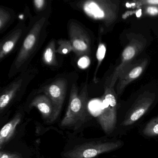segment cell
<instances>
[{"mask_svg":"<svg viewBox=\"0 0 158 158\" xmlns=\"http://www.w3.org/2000/svg\"><path fill=\"white\" fill-rule=\"evenodd\" d=\"M39 70L36 67L28 68L19 73L13 81L4 88L0 97L1 113L13 101L20 93L26 89L31 81L38 74Z\"/></svg>","mask_w":158,"mask_h":158,"instance_id":"obj_4","label":"cell"},{"mask_svg":"<svg viewBox=\"0 0 158 158\" xmlns=\"http://www.w3.org/2000/svg\"><path fill=\"white\" fill-rule=\"evenodd\" d=\"M21 120L22 114H17L10 121L2 127L0 131V148H2V147L12 137Z\"/></svg>","mask_w":158,"mask_h":158,"instance_id":"obj_10","label":"cell"},{"mask_svg":"<svg viewBox=\"0 0 158 158\" xmlns=\"http://www.w3.org/2000/svg\"><path fill=\"white\" fill-rule=\"evenodd\" d=\"M14 12L7 8H0V31L2 33L15 19Z\"/></svg>","mask_w":158,"mask_h":158,"instance_id":"obj_13","label":"cell"},{"mask_svg":"<svg viewBox=\"0 0 158 158\" xmlns=\"http://www.w3.org/2000/svg\"><path fill=\"white\" fill-rule=\"evenodd\" d=\"M106 48L103 44H99L97 52V58L99 63L101 62L105 57Z\"/></svg>","mask_w":158,"mask_h":158,"instance_id":"obj_15","label":"cell"},{"mask_svg":"<svg viewBox=\"0 0 158 158\" xmlns=\"http://www.w3.org/2000/svg\"><path fill=\"white\" fill-rule=\"evenodd\" d=\"M147 12L152 15H155L158 14V9L156 7H149L147 9Z\"/></svg>","mask_w":158,"mask_h":158,"instance_id":"obj_21","label":"cell"},{"mask_svg":"<svg viewBox=\"0 0 158 158\" xmlns=\"http://www.w3.org/2000/svg\"><path fill=\"white\" fill-rule=\"evenodd\" d=\"M142 72V68L141 67H137L134 68L129 73V77L131 78H135L138 77Z\"/></svg>","mask_w":158,"mask_h":158,"instance_id":"obj_20","label":"cell"},{"mask_svg":"<svg viewBox=\"0 0 158 158\" xmlns=\"http://www.w3.org/2000/svg\"><path fill=\"white\" fill-rule=\"evenodd\" d=\"M135 52L134 48L131 47H127L123 52V57L125 60H130L135 56Z\"/></svg>","mask_w":158,"mask_h":158,"instance_id":"obj_17","label":"cell"},{"mask_svg":"<svg viewBox=\"0 0 158 158\" xmlns=\"http://www.w3.org/2000/svg\"><path fill=\"white\" fill-rule=\"evenodd\" d=\"M68 82L64 78H60L42 87L39 92L49 97L53 105V114L49 123L54 122L60 115L65 99Z\"/></svg>","mask_w":158,"mask_h":158,"instance_id":"obj_6","label":"cell"},{"mask_svg":"<svg viewBox=\"0 0 158 158\" xmlns=\"http://www.w3.org/2000/svg\"><path fill=\"white\" fill-rule=\"evenodd\" d=\"M34 6L38 11H40L45 8L46 5L45 0H35L34 1Z\"/></svg>","mask_w":158,"mask_h":158,"instance_id":"obj_19","label":"cell"},{"mask_svg":"<svg viewBox=\"0 0 158 158\" xmlns=\"http://www.w3.org/2000/svg\"><path fill=\"white\" fill-rule=\"evenodd\" d=\"M68 32L73 52L77 56L82 57L89 55L90 40L87 31L74 20L68 23Z\"/></svg>","mask_w":158,"mask_h":158,"instance_id":"obj_7","label":"cell"},{"mask_svg":"<svg viewBox=\"0 0 158 158\" xmlns=\"http://www.w3.org/2000/svg\"><path fill=\"white\" fill-rule=\"evenodd\" d=\"M48 15H43L34 23L25 38L23 44L11 65L10 78L27 69L31 60L41 46L46 34Z\"/></svg>","mask_w":158,"mask_h":158,"instance_id":"obj_1","label":"cell"},{"mask_svg":"<svg viewBox=\"0 0 158 158\" xmlns=\"http://www.w3.org/2000/svg\"><path fill=\"white\" fill-rule=\"evenodd\" d=\"M147 2L151 4H158V0H149Z\"/></svg>","mask_w":158,"mask_h":158,"instance_id":"obj_22","label":"cell"},{"mask_svg":"<svg viewBox=\"0 0 158 158\" xmlns=\"http://www.w3.org/2000/svg\"><path fill=\"white\" fill-rule=\"evenodd\" d=\"M56 44L54 40H52L48 44L43 52L42 60L46 65L55 66L58 65L56 59Z\"/></svg>","mask_w":158,"mask_h":158,"instance_id":"obj_12","label":"cell"},{"mask_svg":"<svg viewBox=\"0 0 158 158\" xmlns=\"http://www.w3.org/2000/svg\"><path fill=\"white\" fill-rule=\"evenodd\" d=\"M98 121L106 135H113L117 122V101L111 93H106L101 103Z\"/></svg>","mask_w":158,"mask_h":158,"instance_id":"obj_5","label":"cell"},{"mask_svg":"<svg viewBox=\"0 0 158 158\" xmlns=\"http://www.w3.org/2000/svg\"><path fill=\"white\" fill-rule=\"evenodd\" d=\"M30 107H35L39 110L43 119L49 123L53 114V105L50 99L45 94L38 95L31 102Z\"/></svg>","mask_w":158,"mask_h":158,"instance_id":"obj_9","label":"cell"},{"mask_svg":"<svg viewBox=\"0 0 158 158\" xmlns=\"http://www.w3.org/2000/svg\"><path fill=\"white\" fill-rule=\"evenodd\" d=\"M139 133L142 136L148 138L158 136V115L143 125Z\"/></svg>","mask_w":158,"mask_h":158,"instance_id":"obj_11","label":"cell"},{"mask_svg":"<svg viewBox=\"0 0 158 158\" xmlns=\"http://www.w3.org/2000/svg\"><path fill=\"white\" fill-rule=\"evenodd\" d=\"M0 158H23V157L18 152H6L1 151L0 152Z\"/></svg>","mask_w":158,"mask_h":158,"instance_id":"obj_18","label":"cell"},{"mask_svg":"<svg viewBox=\"0 0 158 158\" xmlns=\"http://www.w3.org/2000/svg\"><path fill=\"white\" fill-rule=\"evenodd\" d=\"M88 93L87 85L79 92L76 85H72L69 98V104L60 125L64 127L78 126L83 123L87 117Z\"/></svg>","mask_w":158,"mask_h":158,"instance_id":"obj_2","label":"cell"},{"mask_svg":"<svg viewBox=\"0 0 158 158\" xmlns=\"http://www.w3.org/2000/svg\"><path fill=\"white\" fill-rule=\"evenodd\" d=\"M90 64V59L88 56H82L77 62V65L82 69H85L88 67Z\"/></svg>","mask_w":158,"mask_h":158,"instance_id":"obj_16","label":"cell"},{"mask_svg":"<svg viewBox=\"0 0 158 158\" xmlns=\"http://www.w3.org/2000/svg\"><path fill=\"white\" fill-rule=\"evenodd\" d=\"M123 141L115 138L108 141H92L76 146L63 154L64 158H93L122 148Z\"/></svg>","mask_w":158,"mask_h":158,"instance_id":"obj_3","label":"cell"},{"mask_svg":"<svg viewBox=\"0 0 158 158\" xmlns=\"http://www.w3.org/2000/svg\"><path fill=\"white\" fill-rule=\"evenodd\" d=\"M59 47L56 50V52L61 54H66L73 51V47L70 40H65L59 41Z\"/></svg>","mask_w":158,"mask_h":158,"instance_id":"obj_14","label":"cell"},{"mask_svg":"<svg viewBox=\"0 0 158 158\" xmlns=\"http://www.w3.org/2000/svg\"><path fill=\"white\" fill-rule=\"evenodd\" d=\"M25 25L18 23L15 28L2 40L0 43V60H3L15 48L26 29Z\"/></svg>","mask_w":158,"mask_h":158,"instance_id":"obj_8","label":"cell"},{"mask_svg":"<svg viewBox=\"0 0 158 158\" xmlns=\"http://www.w3.org/2000/svg\"><path fill=\"white\" fill-rule=\"evenodd\" d=\"M141 10H139L136 13V15L137 17H139V16L141 15Z\"/></svg>","mask_w":158,"mask_h":158,"instance_id":"obj_23","label":"cell"}]
</instances>
